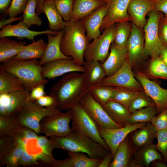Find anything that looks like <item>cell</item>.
Returning <instances> with one entry per match:
<instances>
[{"label":"cell","instance_id":"49","mask_svg":"<svg viewBox=\"0 0 167 167\" xmlns=\"http://www.w3.org/2000/svg\"><path fill=\"white\" fill-rule=\"evenodd\" d=\"M16 146L12 136L0 138V159Z\"/></svg>","mask_w":167,"mask_h":167},{"label":"cell","instance_id":"32","mask_svg":"<svg viewBox=\"0 0 167 167\" xmlns=\"http://www.w3.org/2000/svg\"><path fill=\"white\" fill-rule=\"evenodd\" d=\"M26 45L25 41L11 40L6 37L0 38V62L2 63L13 58Z\"/></svg>","mask_w":167,"mask_h":167},{"label":"cell","instance_id":"8","mask_svg":"<svg viewBox=\"0 0 167 167\" xmlns=\"http://www.w3.org/2000/svg\"><path fill=\"white\" fill-rule=\"evenodd\" d=\"M115 30V24L105 29L100 36L89 44L84 53L85 61L97 60L103 63L106 60L114 41Z\"/></svg>","mask_w":167,"mask_h":167},{"label":"cell","instance_id":"4","mask_svg":"<svg viewBox=\"0 0 167 167\" xmlns=\"http://www.w3.org/2000/svg\"><path fill=\"white\" fill-rule=\"evenodd\" d=\"M7 72L16 77L25 90L30 92L35 87L46 84L48 80L41 75L42 66L37 59L24 60L12 58L2 64Z\"/></svg>","mask_w":167,"mask_h":167},{"label":"cell","instance_id":"17","mask_svg":"<svg viewBox=\"0 0 167 167\" xmlns=\"http://www.w3.org/2000/svg\"><path fill=\"white\" fill-rule=\"evenodd\" d=\"M22 20H20L17 24L14 25L9 24L4 26L0 31V38L15 36L19 40L24 38L29 41H34L35 36L41 34H51L56 36L58 31L48 29L43 31H34L29 30Z\"/></svg>","mask_w":167,"mask_h":167},{"label":"cell","instance_id":"53","mask_svg":"<svg viewBox=\"0 0 167 167\" xmlns=\"http://www.w3.org/2000/svg\"><path fill=\"white\" fill-rule=\"evenodd\" d=\"M38 106L44 108L56 106L55 101L54 98L51 96L45 95L38 98L34 101Z\"/></svg>","mask_w":167,"mask_h":167},{"label":"cell","instance_id":"22","mask_svg":"<svg viewBox=\"0 0 167 167\" xmlns=\"http://www.w3.org/2000/svg\"><path fill=\"white\" fill-rule=\"evenodd\" d=\"M156 160H163L162 155L156 149L155 144L152 143L135 150L129 167H148Z\"/></svg>","mask_w":167,"mask_h":167},{"label":"cell","instance_id":"52","mask_svg":"<svg viewBox=\"0 0 167 167\" xmlns=\"http://www.w3.org/2000/svg\"><path fill=\"white\" fill-rule=\"evenodd\" d=\"M45 85H40L33 89L28 96L27 101H35L41 97L46 95L45 92Z\"/></svg>","mask_w":167,"mask_h":167},{"label":"cell","instance_id":"54","mask_svg":"<svg viewBox=\"0 0 167 167\" xmlns=\"http://www.w3.org/2000/svg\"><path fill=\"white\" fill-rule=\"evenodd\" d=\"M153 10L167 15V0H155Z\"/></svg>","mask_w":167,"mask_h":167},{"label":"cell","instance_id":"30","mask_svg":"<svg viewBox=\"0 0 167 167\" xmlns=\"http://www.w3.org/2000/svg\"><path fill=\"white\" fill-rule=\"evenodd\" d=\"M42 11L47 18L50 30L58 31L64 29L65 21L57 10L54 0H44Z\"/></svg>","mask_w":167,"mask_h":167},{"label":"cell","instance_id":"11","mask_svg":"<svg viewBox=\"0 0 167 167\" xmlns=\"http://www.w3.org/2000/svg\"><path fill=\"white\" fill-rule=\"evenodd\" d=\"M132 66L127 57L118 70L111 76L105 78L99 85L124 87L143 91L142 86L135 78L132 71Z\"/></svg>","mask_w":167,"mask_h":167},{"label":"cell","instance_id":"34","mask_svg":"<svg viewBox=\"0 0 167 167\" xmlns=\"http://www.w3.org/2000/svg\"><path fill=\"white\" fill-rule=\"evenodd\" d=\"M56 160L46 155L43 152L36 154L30 155L24 151L20 159L19 166L23 167H50Z\"/></svg>","mask_w":167,"mask_h":167},{"label":"cell","instance_id":"43","mask_svg":"<svg viewBox=\"0 0 167 167\" xmlns=\"http://www.w3.org/2000/svg\"><path fill=\"white\" fill-rule=\"evenodd\" d=\"M153 106H156L155 103L143 90L132 100L128 109L131 113L142 108Z\"/></svg>","mask_w":167,"mask_h":167},{"label":"cell","instance_id":"35","mask_svg":"<svg viewBox=\"0 0 167 167\" xmlns=\"http://www.w3.org/2000/svg\"><path fill=\"white\" fill-rule=\"evenodd\" d=\"M131 29V24L128 21L118 22L115 24L113 43L117 47L121 49L127 48Z\"/></svg>","mask_w":167,"mask_h":167},{"label":"cell","instance_id":"9","mask_svg":"<svg viewBox=\"0 0 167 167\" xmlns=\"http://www.w3.org/2000/svg\"><path fill=\"white\" fill-rule=\"evenodd\" d=\"M71 115L70 110L65 113H59L48 115L40 121V133L46 137H64L70 134L72 131L69 126Z\"/></svg>","mask_w":167,"mask_h":167},{"label":"cell","instance_id":"38","mask_svg":"<svg viewBox=\"0 0 167 167\" xmlns=\"http://www.w3.org/2000/svg\"><path fill=\"white\" fill-rule=\"evenodd\" d=\"M88 91L92 98L101 105L106 104L112 96L113 86L98 85L88 88Z\"/></svg>","mask_w":167,"mask_h":167},{"label":"cell","instance_id":"1","mask_svg":"<svg viewBox=\"0 0 167 167\" xmlns=\"http://www.w3.org/2000/svg\"><path fill=\"white\" fill-rule=\"evenodd\" d=\"M88 91L84 73L72 72L63 76L51 88L52 97L60 110H69L77 105Z\"/></svg>","mask_w":167,"mask_h":167},{"label":"cell","instance_id":"28","mask_svg":"<svg viewBox=\"0 0 167 167\" xmlns=\"http://www.w3.org/2000/svg\"><path fill=\"white\" fill-rule=\"evenodd\" d=\"M101 106L115 122L122 127L128 124L131 113L125 106L118 102L111 100L105 104Z\"/></svg>","mask_w":167,"mask_h":167},{"label":"cell","instance_id":"31","mask_svg":"<svg viewBox=\"0 0 167 167\" xmlns=\"http://www.w3.org/2000/svg\"><path fill=\"white\" fill-rule=\"evenodd\" d=\"M47 45L43 39L36 41L34 40L32 43L24 46L19 53L13 58L24 60L41 59L44 55Z\"/></svg>","mask_w":167,"mask_h":167},{"label":"cell","instance_id":"25","mask_svg":"<svg viewBox=\"0 0 167 167\" xmlns=\"http://www.w3.org/2000/svg\"><path fill=\"white\" fill-rule=\"evenodd\" d=\"M135 150L127 135L117 147L109 167H129Z\"/></svg>","mask_w":167,"mask_h":167},{"label":"cell","instance_id":"57","mask_svg":"<svg viewBox=\"0 0 167 167\" xmlns=\"http://www.w3.org/2000/svg\"><path fill=\"white\" fill-rule=\"evenodd\" d=\"M113 158L110 152L107 154L102 159L98 167H109Z\"/></svg>","mask_w":167,"mask_h":167},{"label":"cell","instance_id":"12","mask_svg":"<svg viewBox=\"0 0 167 167\" xmlns=\"http://www.w3.org/2000/svg\"><path fill=\"white\" fill-rule=\"evenodd\" d=\"M30 92L25 89L0 93V116L15 115L26 103Z\"/></svg>","mask_w":167,"mask_h":167},{"label":"cell","instance_id":"60","mask_svg":"<svg viewBox=\"0 0 167 167\" xmlns=\"http://www.w3.org/2000/svg\"><path fill=\"white\" fill-rule=\"evenodd\" d=\"M160 56L162 58L167 66V46H165L161 51Z\"/></svg>","mask_w":167,"mask_h":167},{"label":"cell","instance_id":"23","mask_svg":"<svg viewBox=\"0 0 167 167\" xmlns=\"http://www.w3.org/2000/svg\"><path fill=\"white\" fill-rule=\"evenodd\" d=\"M64 32L63 29L58 31V33L56 36L49 33L46 34L48 42L42 58L38 61L40 65L42 66L48 62L58 59H72L71 57L64 55L60 50V42Z\"/></svg>","mask_w":167,"mask_h":167},{"label":"cell","instance_id":"36","mask_svg":"<svg viewBox=\"0 0 167 167\" xmlns=\"http://www.w3.org/2000/svg\"><path fill=\"white\" fill-rule=\"evenodd\" d=\"M147 73L148 78L167 80V66L160 56L152 58Z\"/></svg>","mask_w":167,"mask_h":167},{"label":"cell","instance_id":"47","mask_svg":"<svg viewBox=\"0 0 167 167\" xmlns=\"http://www.w3.org/2000/svg\"><path fill=\"white\" fill-rule=\"evenodd\" d=\"M150 122L156 131L167 130V107L158 115L154 116Z\"/></svg>","mask_w":167,"mask_h":167},{"label":"cell","instance_id":"27","mask_svg":"<svg viewBox=\"0 0 167 167\" xmlns=\"http://www.w3.org/2000/svg\"><path fill=\"white\" fill-rule=\"evenodd\" d=\"M105 4L102 0H73L70 20L79 21Z\"/></svg>","mask_w":167,"mask_h":167},{"label":"cell","instance_id":"21","mask_svg":"<svg viewBox=\"0 0 167 167\" xmlns=\"http://www.w3.org/2000/svg\"><path fill=\"white\" fill-rule=\"evenodd\" d=\"M69 157L56 160L50 167H98L102 159L92 158L82 152H68Z\"/></svg>","mask_w":167,"mask_h":167},{"label":"cell","instance_id":"6","mask_svg":"<svg viewBox=\"0 0 167 167\" xmlns=\"http://www.w3.org/2000/svg\"><path fill=\"white\" fill-rule=\"evenodd\" d=\"M69 110L71 115L72 131L88 137L110 152L105 141L100 135L97 125L83 108L78 104Z\"/></svg>","mask_w":167,"mask_h":167},{"label":"cell","instance_id":"51","mask_svg":"<svg viewBox=\"0 0 167 167\" xmlns=\"http://www.w3.org/2000/svg\"><path fill=\"white\" fill-rule=\"evenodd\" d=\"M158 34L164 46H167V21L163 16L161 18L159 23Z\"/></svg>","mask_w":167,"mask_h":167},{"label":"cell","instance_id":"46","mask_svg":"<svg viewBox=\"0 0 167 167\" xmlns=\"http://www.w3.org/2000/svg\"><path fill=\"white\" fill-rule=\"evenodd\" d=\"M156 138L157 142L155 146L156 149L162 155L163 161L167 162V130L156 131Z\"/></svg>","mask_w":167,"mask_h":167},{"label":"cell","instance_id":"42","mask_svg":"<svg viewBox=\"0 0 167 167\" xmlns=\"http://www.w3.org/2000/svg\"><path fill=\"white\" fill-rule=\"evenodd\" d=\"M25 149L20 146H16L11 151L0 159V166L17 167L19 165L20 159Z\"/></svg>","mask_w":167,"mask_h":167},{"label":"cell","instance_id":"29","mask_svg":"<svg viewBox=\"0 0 167 167\" xmlns=\"http://www.w3.org/2000/svg\"><path fill=\"white\" fill-rule=\"evenodd\" d=\"M85 81L88 88L99 85L106 76L101 63L97 60L84 61Z\"/></svg>","mask_w":167,"mask_h":167},{"label":"cell","instance_id":"7","mask_svg":"<svg viewBox=\"0 0 167 167\" xmlns=\"http://www.w3.org/2000/svg\"><path fill=\"white\" fill-rule=\"evenodd\" d=\"M161 12L152 10L147 14L148 18L143 28L144 54L151 58L160 56L165 46L160 39L158 25L162 16Z\"/></svg>","mask_w":167,"mask_h":167},{"label":"cell","instance_id":"19","mask_svg":"<svg viewBox=\"0 0 167 167\" xmlns=\"http://www.w3.org/2000/svg\"><path fill=\"white\" fill-rule=\"evenodd\" d=\"M155 0H130L127 13L132 23L138 28L142 29L147 20L146 16L154 9Z\"/></svg>","mask_w":167,"mask_h":167},{"label":"cell","instance_id":"26","mask_svg":"<svg viewBox=\"0 0 167 167\" xmlns=\"http://www.w3.org/2000/svg\"><path fill=\"white\" fill-rule=\"evenodd\" d=\"M130 140L135 150L153 143L156 138V130L150 122L133 131Z\"/></svg>","mask_w":167,"mask_h":167},{"label":"cell","instance_id":"62","mask_svg":"<svg viewBox=\"0 0 167 167\" xmlns=\"http://www.w3.org/2000/svg\"><path fill=\"white\" fill-rule=\"evenodd\" d=\"M166 164H167V162H166Z\"/></svg>","mask_w":167,"mask_h":167},{"label":"cell","instance_id":"3","mask_svg":"<svg viewBox=\"0 0 167 167\" xmlns=\"http://www.w3.org/2000/svg\"><path fill=\"white\" fill-rule=\"evenodd\" d=\"M49 139L54 149H62L68 152H83L92 158L103 159L110 152L88 137L73 131L66 136H50Z\"/></svg>","mask_w":167,"mask_h":167},{"label":"cell","instance_id":"15","mask_svg":"<svg viewBox=\"0 0 167 167\" xmlns=\"http://www.w3.org/2000/svg\"><path fill=\"white\" fill-rule=\"evenodd\" d=\"M85 71L84 66L76 65L72 59H60L44 64L42 66L41 75L43 78L52 79L67 73H84Z\"/></svg>","mask_w":167,"mask_h":167},{"label":"cell","instance_id":"14","mask_svg":"<svg viewBox=\"0 0 167 167\" xmlns=\"http://www.w3.org/2000/svg\"><path fill=\"white\" fill-rule=\"evenodd\" d=\"M140 83L143 90L155 104L157 113L167 107V89L162 88L156 82L151 80L147 76L139 71L135 75Z\"/></svg>","mask_w":167,"mask_h":167},{"label":"cell","instance_id":"16","mask_svg":"<svg viewBox=\"0 0 167 167\" xmlns=\"http://www.w3.org/2000/svg\"><path fill=\"white\" fill-rule=\"evenodd\" d=\"M102 0L106 4L107 12L101 27V31L117 22L131 20L127 13L130 0Z\"/></svg>","mask_w":167,"mask_h":167},{"label":"cell","instance_id":"55","mask_svg":"<svg viewBox=\"0 0 167 167\" xmlns=\"http://www.w3.org/2000/svg\"><path fill=\"white\" fill-rule=\"evenodd\" d=\"M11 1V0H0V12L2 15H8L7 11Z\"/></svg>","mask_w":167,"mask_h":167},{"label":"cell","instance_id":"56","mask_svg":"<svg viewBox=\"0 0 167 167\" xmlns=\"http://www.w3.org/2000/svg\"><path fill=\"white\" fill-rule=\"evenodd\" d=\"M6 19L3 17L0 21V28L1 29L4 26L10 24L11 23L16 21L21 20L23 19V15L19 17H9Z\"/></svg>","mask_w":167,"mask_h":167},{"label":"cell","instance_id":"59","mask_svg":"<svg viewBox=\"0 0 167 167\" xmlns=\"http://www.w3.org/2000/svg\"><path fill=\"white\" fill-rule=\"evenodd\" d=\"M44 0H37L36 11V15H39L42 13V6Z\"/></svg>","mask_w":167,"mask_h":167},{"label":"cell","instance_id":"48","mask_svg":"<svg viewBox=\"0 0 167 167\" xmlns=\"http://www.w3.org/2000/svg\"><path fill=\"white\" fill-rule=\"evenodd\" d=\"M29 0H12L7 12L9 17H17L23 13Z\"/></svg>","mask_w":167,"mask_h":167},{"label":"cell","instance_id":"45","mask_svg":"<svg viewBox=\"0 0 167 167\" xmlns=\"http://www.w3.org/2000/svg\"><path fill=\"white\" fill-rule=\"evenodd\" d=\"M73 0H54L56 8L65 22L69 21L73 10Z\"/></svg>","mask_w":167,"mask_h":167},{"label":"cell","instance_id":"37","mask_svg":"<svg viewBox=\"0 0 167 167\" xmlns=\"http://www.w3.org/2000/svg\"><path fill=\"white\" fill-rule=\"evenodd\" d=\"M113 87V91L110 100L118 102L127 109L132 100L141 91L124 87Z\"/></svg>","mask_w":167,"mask_h":167},{"label":"cell","instance_id":"2","mask_svg":"<svg viewBox=\"0 0 167 167\" xmlns=\"http://www.w3.org/2000/svg\"><path fill=\"white\" fill-rule=\"evenodd\" d=\"M65 32L60 44V49L64 55L72 57L75 64L83 66L84 55L89 41L86 30L80 21L65 22Z\"/></svg>","mask_w":167,"mask_h":167},{"label":"cell","instance_id":"20","mask_svg":"<svg viewBox=\"0 0 167 167\" xmlns=\"http://www.w3.org/2000/svg\"><path fill=\"white\" fill-rule=\"evenodd\" d=\"M107 12L105 3L80 20L85 28L89 41L101 35L100 28Z\"/></svg>","mask_w":167,"mask_h":167},{"label":"cell","instance_id":"18","mask_svg":"<svg viewBox=\"0 0 167 167\" xmlns=\"http://www.w3.org/2000/svg\"><path fill=\"white\" fill-rule=\"evenodd\" d=\"M144 42V34L142 29L132 23L127 47V57L132 65L140 60L145 55Z\"/></svg>","mask_w":167,"mask_h":167},{"label":"cell","instance_id":"58","mask_svg":"<svg viewBox=\"0 0 167 167\" xmlns=\"http://www.w3.org/2000/svg\"><path fill=\"white\" fill-rule=\"evenodd\" d=\"M150 165L154 167H167L166 163L161 160H156L152 162Z\"/></svg>","mask_w":167,"mask_h":167},{"label":"cell","instance_id":"40","mask_svg":"<svg viewBox=\"0 0 167 167\" xmlns=\"http://www.w3.org/2000/svg\"><path fill=\"white\" fill-rule=\"evenodd\" d=\"M38 136L32 129L20 125L15 130L12 137L16 146L23 147L24 149L25 144L29 139H37Z\"/></svg>","mask_w":167,"mask_h":167},{"label":"cell","instance_id":"39","mask_svg":"<svg viewBox=\"0 0 167 167\" xmlns=\"http://www.w3.org/2000/svg\"><path fill=\"white\" fill-rule=\"evenodd\" d=\"M157 113L156 106L142 108L131 113L128 119V124L150 122L153 117Z\"/></svg>","mask_w":167,"mask_h":167},{"label":"cell","instance_id":"13","mask_svg":"<svg viewBox=\"0 0 167 167\" xmlns=\"http://www.w3.org/2000/svg\"><path fill=\"white\" fill-rule=\"evenodd\" d=\"M147 123H139L127 124L124 126L115 128H106L98 127L101 136L105 141L113 158L117 147L129 134L140 129Z\"/></svg>","mask_w":167,"mask_h":167},{"label":"cell","instance_id":"10","mask_svg":"<svg viewBox=\"0 0 167 167\" xmlns=\"http://www.w3.org/2000/svg\"><path fill=\"white\" fill-rule=\"evenodd\" d=\"M78 104L83 108L97 127L115 128L122 126L115 122L88 91L80 99Z\"/></svg>","mask_w":167,"mask_h":167},{"label":"cell","instance_id":"63","mask_svg":"<svg viewBox=\"0 0 167 167\" xmlns=\"http://www.w3.org/2000/svg\"></svg>","mask_w":167,"mask_h":167},{"label":"cell","instance_id":"33","mask_svg":"<svg viewBox=\"0 0 167 167\" xmlns=\"http://www.w3.org/2000/svg\"><path fill=\"white\" fill-rule=\"evenodd\" d=\"M20 80L0 64V93L25 90Z\"/></svg>","mask_w":167,"mask_h":167},{"label":"cell","instance_id":"61","mask_svg":"<svg viewBox=\"0 0 167 167\" xmlns=\"http://www.w3.org/2000/svg\"><path fill=\"white\" fill-rule=\"evenodd\" d=\"M164 18L165 20L167 21V15H165V17H164Z\"/></svg>","mask_w":167,"mask_h":167},{"label":"cell","instance_id":"5","mask_svg":"<svg viewBox=\"0 0 167 167\" xmlns=\"http://www.w3.org/2000/svg\"><path fill=\"white\" fill-rule=\"evenodd\" d=\"M60 112V110L56 106L44 108L38 105L34 101H27L15 117L19 124L29 127L39 135L41 120L46 116Z\"/></svg>","mask_w":167,"mask_h":167},{"label":"cell","instance_id":"50","mask_svg":"<svg viewBox=\"0 0 167 167\" xmlns=\"http://www.w3.org/2000/svg\"><path fill=\"white\" fill-rule=\"evenodd\" d=\"M37 141L38 144L43 152L51 158L54 159L52 155V151L54 148L50 139H48L46 136H38Z\"/></svg>","mask_w":167,"mask_h":167},{"label":"cell","instance_id":"44","mask_svg":"<svg viewBox=\"0 0 167 167\" xmlns=\"http://www.w3.org/2000/svg\"><path fill=\"white\" fill-rule=\"evenodd\" d=\"M20 125L15 115L9 118L0 116V138L12 136L15 131Z\"/></svg>","mask_w":167,"mask_h":167},{"label":"cell","instance_id":"41","mask_svg":"<svg viewBox=\"0 0 167 167\" xmlns=\"http://www.w3.org/2000/svg\"><path fill=\"white\" fill-rule=\"evenodd\" d=\"M37 0H29L23 12V21L28 27L36 25L40 27L42 22L36 13Z\"/></svg>","mask_w":167,"mask_h":167},{"label":"cell","instance_id":"24","mask_svg":"<svg viewBox=\"0 0 167 167\" xmlns=\"http://www.w3.org/2000/svg\"><path fill=\"white\" fill-rule=\"evenodd\" d=\"M110 49V52L107 58L103 63H101L106 77L111 76L118 70L128 56L127 48L119 49L113 42Z\"/></svg>","mask_w":167,"mask_h":167}]
</instances>
